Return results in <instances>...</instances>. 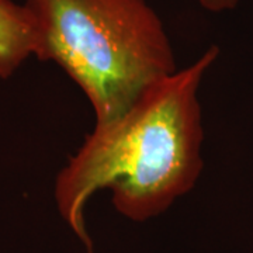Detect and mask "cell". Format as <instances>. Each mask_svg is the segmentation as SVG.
Listing matches in <instances>:
<instances>
[{"label": "cell", "instance_id": "cell-1", "mask_svg": "<svg viewBox=\"0 0 253 253\" xmlns=\"http://www.w3.org/2000/svg\"><path fill=\"white\" fill-rule=\"evenodd\" d=\"M218 54V46H210L196 62L146 89L121 116L96 124L56 174V208L89 253L83 212L96 191L110 190L123 217L144 222L197 183L204 139L197 93Z\"/></svg>", "mask_w": 253, "mask_h": 253}, {"label": "cell", "instance_id": "cell-4", "mask_svg": "<svg viewBox=\"0 0 253 253\" xmlns=\"http://www.w3.org/2000/svg\"><path fill=\"white\" fill-rule=\"evenodd\" d=\"M199 3L201 4V7H204L208 11L221 13V11L235 9L239 0H199Z\"/></svg>", "mask_w": 253, "mask_h": 253}, {"label": "cell", "instance_id": "cell-2", "mask_svg": "<svg viewBox=\"0 0 253 253\" xmlns=\"http://www.w3.org/2000/svg\"><path fill=\"white\" fill-rule=\"evenodd\" d=\"M34 56L55 62L90 101L96 124L121 116L177 71L163 23L146 0H26Z\"/></svg>", "mask_w": 253, "mask_h": 253}, {"label": "cell", "instance_id": "cell-3", "mask_svg": "<svg viewBox=\"0 0 253 253\" xmlns=\"http://www.w3.org/2000/svg\"><path fill=\"white\" fill-rule=\"evenodd\" d=\"M34 27L24 4L0 0V79H9L34 56Z\"/></svg>", "mask_w": 253, "mask_h": 253}]
</instances>
